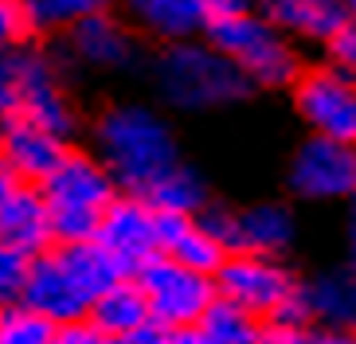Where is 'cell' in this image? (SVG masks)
I'll use <instances>...</instances> for the list:
<instances>
[{
	"label": "cell",
	"instance_id": "1",
	"mask_svg": "<svg viewBox=\"0 0 356 344\" xmlns=\"http://www.w3.org/2000/svg\"><path fill=\"white\" fill-rule=\"evenodd\" d=\"M83 145L106 165L118 192L145 196L172 165L184 161L177 117H168L153 98H110L86 114Z\"/></svg>",
	"mask_w": 356,
	"mask_h": 344
},
{
	"label": "cell",
	"instance_id": "2",
	"mask_svg": "<svg viewBox=\"0 0 356 344\" xmlns=\"http://www.w3.org/2000/svg\"><path fill=\"white\" fill-rule=\"evenodd\" d=\"M149 98L168 117H216L251 98V83L239 74V67L220 55L208 40L165 43L145 51L141 63Z\"/></svg>",
	"mask_w": 356,
	"mask_h": 344
},
{
	"label": "cell",
	"instance_id": "3",
	"mask_svg": "<svg viewBox=\"0 0 356 344\" xmlns=\"http://www.w3.org/2000/svg\"><path fill=\"white\" fill-rule=\"evenodd\" d=\"M0 117H28L79 145L86 129V110L79 102L71 71L51 43L24 40L0 51Z\"/></svg>",
	"mask_w": 356,
	"mask_h": 344
},
{
	"label": "cell",
	"instance_id": "4",
	"mask_svg": "<svg viewBox=\"0 0 356 344\" xmlns=\"http://www.w3.org/2000/svg\"><path fill=\"white\" fill-rule=\"evenodd\" d=\"M204 40L239 67V74L251 83L254 94H286L305 67L298 43L286 40L278 28H270L259 12L211 20Z\"/></svg>",
	"mask_w": 356,
	"mask_h": 344
},
{
	"label": "cell",
	"instance_id": "5",
	"mask_svg": "<svg viewBox=\"0 0 356 344\" xmlns=\"http://www.w3.org/2000/svg\"><path fill=\"white\" fill-rule=\"evenodd\" d=\"M282 196L298 208H345L356 196V145L305 133L286 153Z\"/></svg>",
	"mask_w": 356,
	"mask_h": 344
},
{
	"label": "cell",
	"instance_id": "6",
	"mask_svg": "<svg viewBox=\"0 0 356 344\" xmlns=\"http://www.w3.org/2000/svg\"><path fill=\"white\" fill-rule=\"evenodd\" d=\"M51 47L63 59V67L71 71V79L74 74H86V79H126V74L141 71V63H145V43L137 40L134 28L114 8L98 12V16H86L67 35H59Z\"/></svg>",
	"mask_w": 356,
	"mask_h": 344
},
{
	"label": "cell",
	"instance_id": "7",
	"mask_svg": "<svg viewBox=\"0 0 356 344\" xmlns=\"http://www.w3.org/2000/svg\"><path fill=\"white\" fill-rule=\"evenodd\" d=\"M211 281H216L220 302L239 305L243 313H251L259 321H270L298 302L302 270L293 266V259H266V254L235 250L223 259V266L216 270Z\"/></svg>",
	"mask_w": 356,
	"mask_h": 344
},
{
	"label": "cell",
	"instance_id": "8",
	"mask_svg": "<svg viewBox=\"0 0 356 344\" xmlns=\"http://www.w3.org/2000/svg\"><path fill=\"white\" fill-rule=\"evenodd\" d=\"M290 110L302 122L305 133L348 141L356 145V74L337 63L302 67L298 83L290 86Z\"/></svg>",
	"mask_w": 356,
	"mask_h": 344
},
{
	"label": "cell",
	"instance_id": "9",
	"mask_svg": "<svg viewBox=\"0 0 356 344\" xmlns=\"http://www.w3.org/2000/svg\"><path fill=\"white\" fill-rule=\"evenodd\" d=\"M137 290L145 297L149 321L161 325V329H188L200 325V317L211 309L216 302V281L208 274H196L180 262L165 259H149L141 270L134 274Z\"/></svg>",
	"mask_w": 356,
	"mask_h": 344
},
{
	"label": "cell",
	"instance_id": "10",
	"mask_svg": "<svg viewBox=\"0 0 356 344\" xmlns=\"http://www.w3.org/2000/svg\"><path fill=\"white\" fill-rule=\"evenodd\" d=\"M95 243L134 278L149 259L161 254V247H157V208H153L145 196L118 192V196L110 199V208L102 211V219H98Z\"/></svg>",
	"mask_w": 356,
	"mask_h": 344
},
{
	"label": "cell",
	"instance_id": "11",
	"mask_svg": "<svg viewBox=\"0 0 356 344\" xmlns=\"http://www.w3.org/2000/svg\"><path fill=\"white\" fill-rule=\"evenodd\" d=\"M40 192H43L47 211H74V215L98 219L110 208V199L118 196V184L90 149L71 145L67 156L59 161V168L40 184Z\"/></svg>",
	"mask_w": 356,
	"mask_h": 344
},
{
	"label": "cell",
	"instance_id": "12",
	"mask_svg": "<svg viewBox=\"0 0 356 344\" xmlns=\"http://www.w3.org/2000/svg\"><path fill=\"white\" fill-rule=\"evenodd\" d=\"M302 247V211L286 196H259L235 204V250L293 259Z\"/></svg>",
	"mask_w": 356,
	"mask_h": 344
},
{
	"label": "cell",
	"instance_id": "13",
	"mask_svg": "<svg viewBox=\"0 0 356 344\" xmlns=\"http://www.w3.org/2000/svg\"><path fill=\"white\" fill-rule=\"evenodd\" d=\"M71 141L55 137L51 129L28 117H0V165L16 184L40 188L67 156Z\"/></svg>",
	"mask_w": 356,
	"mask_h": 344
},
{
	"label": "cell",
	"instance_id": "14",
	"mask_svg": "<svg viewBox=\"0 0 356 344\" xmlns=\"http://www.w3.org/2000/svg\"><path fill=\"white\" fill-rule=\"evenodd\" d=\"M298 305L314 329H341L356 333V270L348 262H321L314 270H302Z\"/></svg>",
	"mask_w": 356,
	"mask_h": 344
},
{
	"label": "cell",
	"instance_id": "15",
	"mask_svg": "<svg viewBox=\"0 0 356 344\" xmlns=\"http://www.w3.org/2000/svg\"><path fill=\"white\" fill-rule=\"evenodd\" d=\"M114 12L134 28L137 40L153 47L204 40L211 24L204 0H114Z\"/></svg>",
	"mask_w": 356,
	"mask_h": 344
},
{
	"label": "cell",
	"instance_id": "16",
	"mask_svg": "<svg viewBox=\"0 0 356 344\" xmlns=\"http://www.w3.org/2000/svg\"><path fill=\"white\" fill-rule=\"evenodd\" d=\"M20 305H28L32 313L47 317L51 325L83 321L86 309H90L86 293L79 290L74 278L63 270V262H59L55 247L32 259V266H28V281H24V293H20Z\"/></svg>",
	"mask_w": 356,
	"mask_h": 344
},
{
	"label": "cell",
	"instance_id": "17",
	"mask_svg": "<svg viewBox=\"0 0 356 344\" xmlns=\"http://www.w3.org/2000/svg\"><path fill=\"white\" fill-rule=\"evenodd\" d=\"M254 12L293 43H329L345 28V12L333 0H254Z\"/></svg>",
	"mask_w": 356,
	"mask_h": 344
},
{
	"label": "cell",
	"instance_id": "18",
	"mask_svg": "<svg viewBox=\"0 0 356 344\" xmlns=\"http://www.w3.org/2000/svg\"><path fill=\"white\" fill-rule=\"evenodd\" d=\"M0 243L24 250L28 259L51 250V219H47V204H43L40 188L16 184L12 196L0 204Z\"/></svg>",
	"mask_w": 356,
	"mask_h": 344
},
{
	"label": "cell",
	"instance_id": "19",
	"mask_svg": "<svg viewBox=\"0 0 356 344\" xmlns=\"http://www.w3.org/2000/svg\"><path fill=\"white\" fill-rule=\"evenodd\" d=\"M157 247L165 259L180 262L196 274H208V278H216V270L227 259V250L200 227V219L168 215V211H157Z\"/></svg>",
	"mask_w": 356,
	"mask_h": 344
},
{
	"label": "cell",
	"instance_id": "20",
	"mask_svg": "<svg viewBox=\"0 0 356 344\" xmlns=\"http://www.w3.org/2000/svg\"><path fill=\"white\" fill-rule=\"evenodd\" d=\"M145 199H149V204H153L157 211L196 219L200 211H204L211 199H216V188H211L208 172H204L200 165H192L188 156H184L180 165H172L165 177L157 180V184L149 188Z\"/></svg>",
	"mask_w": 356,
	"mask_h": 344
},
{
	"label": "cell",
	"instance_id": "21",
	"mask_svg": "<svg viewBox=\"0 0 356 344\" xmlns=\"http://www.w3.org/2000/svg\"><path fill=\"white\" fill-rule=\"evenodd\" d=\"M16 4L24 12L28 35L40 43H55L74 24H83L86 16H98V12L114 8V0H16Z\"/></svg>",
	"mask_w": 356,
	"mask_h": 344
},
{
	"label": "cell",
	"instance_id": "22",
	"mask_svg": "<svg viewBox=\"0 0 356 344\" xmlns=\"http://www.w3.org/2000/svg\"><path fill=\"white\" fill-rule=\"evenodd\" d=\"M55 254H59V262H63V270L74 278V286L86 293V302H95L98 293H106L110 286H118L122 278H129L95 239L74 243V247H55Z\"/></svg>",
	"mask_w": 356,
	"mask_h": 344
},
{
	"label": "cell",
	"instance_id": "23",
	"mask_svg": "<svg viewBox=\"0 0 356 344\" xmlns=\"http://www.w3.org/2000/svg\"><path fill=\"white\" fill-rule=\"evenodd\" d=\"M86 321L98 325L106 336H122L129 329L149 321V309H145V297L137 290L134 278H122L118 286H110L106 293H98L90 309H86Z\"/></svg>",
	"mask_w": 356,
	"mask_h": 344
},
{
	"label": "cell",
	"instance_id": "24",
	"mask_svg": "<svg viewBox=\"0 0 356 344\" xmlns=\"http://www.w3.org/2000/svg\"><path fill=\"white\" fill-rule=\"evenodd\" d=\"M200 329H204V336L211 344H259V336H262L259 317L243 313L239 305H231V302H220V297L200 317Z\"/></svg>",
	"mask_w": 356,
	"mask_h": 344
},
{
	"label": "cell",
	"instance_id": "25",
	"mask_svg": "<svg viewBox=\"0 0 356 344\" xmlns=\"http://www.w3.org/2000/svg\"><path fill=\"white\" fill-rule=\"evenodd\" d=\"M55 329L47 317L32 313L28 305H8L0 309V344H51Z\"/></svg>",
	"mask_w": 356,
	"mask_h": 344
},
{
	"label": "cell",
	"instance_id": "26",
	"mask_svg": "<svg viewBox=\"0 0 356 344\" xmlns=\"http://www.w3.org/2000/svg\"><path fill=\"white\" fill-rule=\"evenodd\" d=\"M309 333H314V325L305 321L302 305L293 302L290 309H282L278 317L262 321V336H259V344H309Z\"/></svg>",
	"mask_w": 356,
	"mask_h": 344
},
{
	"label": "cell",
	"instance_id": "27",
	"mask_svg": "<svg viewBox=\"0 0 356 344\" xmlns=\"http://www.w3.org/2000/svg\"><path fill=\"white\" fill-rule=\"evenodd\" d=\"M28 266H32V259H28L24 250L0 243V309L20 305L24 281H28Z\"/></svg>",
	"mask_w": 356,
	"mask_h": 344
},
{
	"label": "cell",
	"instance_id": "28",
	"mask_svg": "<svg viewBox=\"0 0 356 344\" xmlns=\"http://www.w3.org/2000/svg\"><path fill=\"white\" fill-rule=\"evenodd\" d=\"M196 219H200V227L208 231V235L220 243L227 254H235V204H231V199L216 196Z\"/></svg>",
	"mask_w": 356,
	"mask_h": 344
},
{
	"label": "cell",
	"instance_id": "29",
	"mask_svg": "<svg viewBox=\"0 0 356 344\" xmlns=\"http://www.w3.org/2000/svg\"><path fill=\"white\" fill-rule=\"evenodd\" d=\"M24 40H32V35H28L20 4L16 0H0V51H8V47H16Z\"/></svg>",
	"mask_w": 356,
	"mask_h": 344
},
{
	"label": "cell",
	"instance_id": "30",
	"mask_svg": "<svg viewBox=\"0 0 356 344\" xmlns=\"http://www.w3.org/2000/svg\"><path fill=\"white\" fill-rule=\"evenodd\" d=\"M325 55H329V63H337V67H345V71L356 74V24H345V28L337 31L333 40L325 43Z\"/></svg>",
	"mask_w": 356,
	"mask_h": 344
},
{
	"label": "cell",
	"instance_id": "31",
	"mask_svg": "<svg viewBox=\"0 0 356 344\" xmlns=\"http://www.w3.org/2000/svg\"><path fill=\"white\" fill-rule=\"evenodd\" d=\"M51 344H114V336H106L98 325L83 321H71V325H59L55 329V341Z\"/></svg>",
	"mask_w": 356,
	"mask_h": 344
},
{
	"label": "cell",
	"instance_id": "32",
	"mask_svg": "<svg viewBox=\"0 0 356 344\" xmlns=\"http://www.w3.org/2000/svg\"><path fill=\"white\" fill-rule=\"evenodd\" d=\"M341 262L356 270V196L345 204V215H341Z\"/></svg>",
	"mask_w": 356,
	"mask_h": 344
},
{
	"label": "cell",
	"instance_id": "33",
	"mask_svg": "<svg viewBox=\"0 0 356 344\" xmlns=\"http://www.w3.org/2000/svg\"><path fill=\"white\" fill-rule=\"evenodd\" d=\"M168 341V329H161V325L145 321V325H137V329H129V333L114 336V344H165Z\"/></svg>",
	"mask_w": 356,
	"mask_h": 344
},
{
	"label": "cell",
	"instance_id": "34",
	"mask_svg": "<svg viewBox=\"0 0 356 344\" xmlns=\"http://www.w3.org/2000/svg\"><path fill=\"white\" fill-rule=\"evenodd\" d=\"M204 8H208V20H223V16L254 12V0H204Z\"/></svg>",
	"mask_w": 356,
	"mask_h": 344
},
{
	"label": "cell",
	"instance_id": "35",
	"mask_svg": "<svg viewBox=\"0 0 356 344\" xmlns=\"http://www.w3.org/2000/svg\"><path fill=\"white\" fill-rule=\"evenodd\" d=\"M165 344H211V341L204 336L200 325H188V329H168V341Z\"/></svg>",
	"mask_w": 356,
	"mask_h": 344
},
{
	"label": "cell",
	"instance_id": "36",
	"mask_svg": "<svg viewBox=\"0 0 356 344\" xmlns=\"http://www.w3.org/2000/svg\"><path fill=\"white\" fill-rule=\"evenodd\" d=\"M309 344H356V333H341V329H314Z\"/></svg>",
	"mask_w": 356,
	"mask_h": 344
},
{
	"label": "cell",
	"instance_id": "37",
	"mask_svg": "<svg viewBox=\"0 0 356 344\" xmlns=\"http://www.w3.org/2000/svg\"><path fill=\"white\" fill-rule=\"evenodd\" d=\"M12 188H16V180H12L8 172H4V165H0V204L12 196Z\"/></svg>",
	"mask_w": 356,
	"mask_h": 344
},
{
	"label": "cell",
	"instance_id": "38",
	"mask_svg": "<svg viewBox=\"0 0 356 344\" xmlns=\"http://www.w3.org/2000/svg\"><path fill=\"white\" fill-rule=\"evenodd\" d=\"M333 4L345 12V20H348V24H356V0H333Z\"/></svg>",
	"mask_w": 356,
	"mask_h": 344
}]
</instances>
